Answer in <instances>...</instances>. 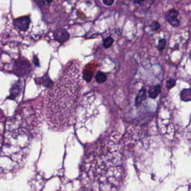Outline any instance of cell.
I'll return each instance as SVG.
<instances>
[{
	"mask_svg": "<svg viewBox=\"0 0 191 191\" xmlns=\"http://www.w3.org/2000/svg\"><path fill=\"white\" fill-rule=\"evenodd\" d=\"M53 0H39L40 4L42 5H47L50 4Z\"/></svg>",
	"mask_w": 191,
	"mask_h": 191,
	"instance_id": "2e32d148",
	"label": "cell"
},
{
	"mask_svg": "<svg viewBox=\"0 0 191 191\" xmlns=\"http://www.w3.org/2000/svg\"><path fill=\"white\" fill-rule=\"evenodd\" d=\"M114 43V39L112 37H109L107 38L104 39L103 40V46L105 48H110Z\"/></svg>",
	"mask_w": 191,
	"mask_h": 191,
	"instance_id": "7c38bea8",
	"label": "cell"
},
{
	"mask_svg": "<svg viewBox=\"0 0 191 191\" xmlns=\"http://www.w3.org/2000/svg\"><path fill=\"white\" fill-rule=\"evenodd\" d=\"M145 95H146V90L144 89H142L140 90L136 96V105L137 107H139L141 105L142 101L145 99Z\"/></svg>",
	"mask_w": 191,
	"mask_h": 191,
	"instance_id": "30bf717a",
	"label": "cell"
},
{
	"mask_svg": "<svg viewBox=\"0 0 191 191\" xmlns=\"http://www.w3.org/2000/svg\"><path fill=\"white\" fill-rule=\"evenodd\" d=\"M115 0H103V4L107 6H110L113 4Z\"/></svg>",
	"mask_w": 191,
	"mask_h": 191,
	"instance_id": "e0dca14e",
	"label": "cell"
},
{
	"mask_svg": "<svg viewBox=\"0 0 191 191\" xmlns=\"http://www.w3.org/2000/svg\"><path fill=\"white\" fill-rule=\"evenodd\" d=\"M30 23L29 16H25L16 18L13 20L15 28L21 32H26L29 29Z\"/></svg>",
	"mask_w": 191,
	"mask_h": 191,
	"instance_id": "5b68a950",
	"label": "cell"
},
{
	"mask_svg": "<svg viewBox=\"0 0 191 191\" xmlns=\"http://www.w3.org/2000/svg\"><path fill=\"white\" fill-rule=\"evenodd\" d=\"M82 87L80 66L76 62L69 63L45 93L43 115L49 129L62 132L75 123Z\"/></svg>",
	"mask_w": 191,
	"mask_h": 191,
	"instance_id": "6da1fadb",
	"label": "cell"
},
{
	"mask_svg": "<svg viewBox=\"0 0 191 191\" xmlns=\"http://www.w3.org/2000/svg\"><path fill=\"white\" fill-rule=\"evenodd\" d=\"M161 93V86L159 85L152 86L148 91V96L150 98L155 99L158 97L159 94Z\"/></svg>",
	"mask_w": 191,
	"mask_h": 191,
	"instance_id": "ba28073f",
	"label": "cell"
},
{
	"mask_svg": "<svg viewBox=\"0 0 191 191\" xmlns=\"http://www.w3.org/2000/svg\"><path fill=\"white\" fill-rule=\"evenodd\" d=\"M145 0H134L135 3H137L138 4H141L142 2H144Z\"/></svg>",
	"mask_w": 191,
	"mask_h": 191,
	"instance_id": "d6986e66",
	"label": "cell"
},
{
	"mask_svg": "<svg viewBox=\"0 0 191 191\" xmlns=\"http://www.w3.org/2000/svg\"><path fill=\"white\" fill-rule=\"evenodd\" d=\"M155 0H148V2L151 4V5H153V4L154 3Z\"/></svg>",
	"mask_w": 191,
	"mask_h": 191,
	"instance_id": "ffe728a7",
	"label": "cell"
},
{
	"mask_svg": "<svg viewBox=\"0 0 191 191\" xmlns=\"http://www.w3.org/2000/svg\"><path fill=\"white\" fill-rule=\"evenodd\" d=\"M32 67L30 62L25 58H19L15 61L14 70L18 75H24L29 73Z\"/></svg>",
	"mask_w": 191,
	"mask_h": 191,
	"instance_id": "277c9868",
	"label": "cell"
},
{
	"mask_svg": "<svg viewBox=\"0 0 191 191\" xmlns=\"http://www.w3.org/2000/svg\"><path fill=\"white\" fill-rule=\"evenodd\" d=\"M181 99L183 101H191V89H186L181 91L180 94Z\"/></svg>",
	"mask_w": 191,
	"mask_h": 191,
	"instance_id": "9c48e42d",
	"label": "cell"
},
{
	"mask_svg": "<svg viewBox=\"0 0 191 191\" xmlns=\"http://www.w3.org/2000/svg\"><path fill=\"white\" fill-rule=\"evenodd\" d=\"M53 38L59 43H65L70 38V34L66 29L60 28L53 32Z\"/></svg>",
	"mask_w": 191,
	"mask_h": 191,
	"instance_id": "52a82bcc",
	"label": "cell"
},
{
	"mask_svg": "<svg viewBox=\"0 0 191 191\" xmlns=\"http://www.w3.org/2000/svg\"><path fill=\"white\" fill-rule=\"evenodd\" d=\"M42 115L43 107L39 103L35 101L25 103L14 116L7 120L5 140L10 143L23 137L29 142L39 132Z\"/></svg>",
	"mask_w": 191,
	"mask_h": 191,
	"instance_id": "3957f363",
	"label": "cell"
},
{
	"mask_svg": "<svg viewBox=\"0 0 191 191\" xmlns=\"http://www.w3.org/2000/svg\"><path fill=\"white\" fill-rule=\"evenodd\" d=\"M176 84V81L174 79H170L167 81L166 87L167 89L170 90L174 86H175Z\"/></svg>",
	"mask_w": 191,
	"mask_h": 191,
	"instance_id": "5bb4252c",
	"label": "cell"
},
{
	"mask_svg": "<svg viewBox=\"0 0 191 191\" xmlns=\"http://www.w3.org/2000/svg\"><path fill=\"white\" fill-rule=\"evenodd\" d=\"M160 27V25L157 21H154L150 25V28L153 31H156Z\"/></svg>",
	"mask_w": 191,
	"mask_h": 191,
	"instance_id": "9a60e30c",
	"label": "cell"
},
{
	"mask_svg": "<svg viewBox=\"0 0 191 191\" xmlns=\"http://www.w3.org/2000/svg\"><path fill=\"white\" fill-rule=\"evenodd\" d=\"M190 59L191 60V51L190 52Z\"/></svg>",
	"mask_w": 191,
	"mask_h": 191,
	"instance_id": "44dd1931",
	"label": "cell"
},
{
	"mask_svg": "<svg viewBox=\"0 0 191 191\" xmlns=\"http://www.w3.org/2000/svg\"><path fill=\"white\" fill-rule=\"evenodd\" d=\"M178 14L179 12L177 10L175 9L170 10L166 13L165 19L167 22L173 26H179L181 24V21L177 18Z\"/></svg>",
	"mask_w": 191,
	"mask_h": 191,
	"instance_id": "8992f818",
	"label": "cell"
},
{
	"mask_svg": "<svg viewBox=\"0 0 191 191\" xmlns=\"http://www.w3.org/2000/svg\"><path fill=\"white\" fill-rule=\"evenodd\" d=\"M33 61L35 65L39 66L38 59V58L36 56H34Z\"/></svg>",
	"mask_w": 191,
	"mask_h": 191,
	"instance_id": "ac0fdd59",
	"label": "cell"
},
{
	"mask_svg": "<svg viewBox=\"0 0 191 191\" xmlns=\"http://www.w3.org/2000/svg\"><path fill=\"white\" fill-rule=\"evenodd\" d=\"M166 44H167V40L165 39H162L159 40V43H158V48L159 51H162L165 47H166Z\"/></svg>",
	"mask_w": 191,
	"mask_h": 191,
	"instance_id": "4fadbf2b",
	"label": "cell"
},
{
	"mask_svg": "<svg viewBox=\"0 0 191 191\" xmlns=\"http://www.w3.org/2000/svg\"><path fill=\"white\" fill-rule=\"evenodd\" d=\"M95 79L99 83H102L106 80L107 79V76L103 72H99L97 73V75L95 76Z\"/></svg>",
	"mask_w": 191,
	"mask_h": 191,
	"instance_id": "8fae6325",
	"label": "cell"
},
{
	"mask_svg": "<svg viewBox=\"0 0 191 191\" xmlns=\"http://www.w3.org/2000/svg\"><path fill=\"white\" fill-rule=\"evenodd\" d=\"M125 173L122 157L112 143L101 138L86 150L81 162L80 181L86 190H120Z\"/></svg>",
	"mask_w": 191,
	"mask_h": 191,
	"instance_id": "7a4b0ae2",
	"label": "cell"
}]
</instances>
